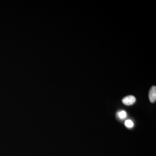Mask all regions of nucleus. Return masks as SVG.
<instances>
[{
    "label": "nucleus",
    "mask_w": 156,
    "mask_h": 156,
    "mask_svg": "<svg viewBox=\"0 0 156 156\" xmlns=\"http://www.w3.org/2000/svg\"><path fill=\"white\" fill-rule=\"evenodd\" d=\"M123 103L126 105H131L135 103L136 98L133 95H128L123 98Z\"/></svg>",
    "instance_id": "obj_1"
},
{
    "label": "nucleus",
    "mask_w": 156,
    "mask_h": 156,
    "mask_svg": "<svg viewBox=\"0 0 156 156\" xmlns=\"http://www.w3.org/2000/svg\"><path fill=\"white\" fill-rule=\"evenodd\" d=\"M149 98L151 102L154 103L156 100V87L153 86L149 92Z\"/></svg>",
    "instance_id": "obj_2"
},
{
    "label": "nucleus",
    "mask_w": 156,
    "mask_h": 156,
    "mask_svg": "<svg viewBox=\"0 0 156 156\" xmlns=\"http://www.w3.org/2000/svg\"><path fill=\"white\" fill-rule=\"evenodd\" d=\"M125 125L128 128H131L134 126V123L131 120H126V122H125Z\"/></svg>",
    "instance_id": "obj_3"
},
{
    "label": "nucleus",
    "mask_w": 156,
    "mask_h": 156,
    "mask_svg": "<svg viewBox=\"0 0 156 156\" xmlns=\"http://www.w3.org/2000/svg\"><path fill=\"white\" fill-rule=\"evenodd\" d=\"M118 115H119V117L120 119H123L126 118L127 114H126V112L124 111H122L119 112L118 113Z\"/></svg>",
    "instance_id": "obj_4"
}]
</instances>
